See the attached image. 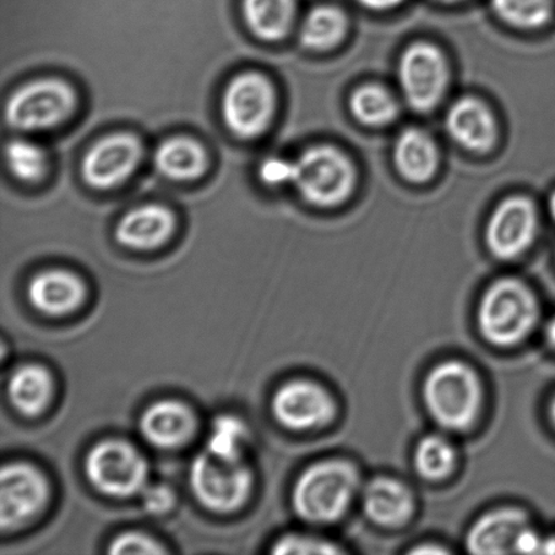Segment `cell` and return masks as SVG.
<instances>
[{"label": "cell", "instance_id": "6da1fadb", "mask_svg": "<svg viewBox=\"0 0 555 555\" xmlns=\"http://www.w3.org/2000/svg\"><path fill=\"white\" fill-rule=\"evenodd\" d=\"M361 491V476L351 462H318L299 476L293 491V507L299 518L314 525L340 520Z\"/></svg>", "mask_w": 555, "mask_h": 555}, {"label": "cell", "instance_id": "7a4b0ae2", "mask_svg": "<svg viewBox=\"0 0 555 555\" xmlns=\"http://www.w3.org/2000/svg\"><path fill=\"white\" fill-rule=\"evenodd\" d=\"M423 397L429 415L440 427L465 431L480 415L483 390L475 370L464 362L448 361L427 374Z\"/></svg>", "mask_w": 555, "mask_h": 555}, {"label": "cell", "instance_id": "3957f363", "mask_svg": "<svg viewBox=\"0 0 555 555\" xmlns=\"http://www.w3.org/2000/svg\"><path fill=\"white\" fill-rule=\"evenodd\" d=\"M540 301L526 283L504 278L483 294L478 307V328L496 347H514L534 331Z\"/></svg>", "mask_w": 555, "mask_h": 555}, {"label": "cell", "instance_id": "277c9868", "mask_svg": "<svg viewBox=\"0 0 555 555\" xmlns=\"http://www.w3.org/2000/svg\"><path fill=\"white\" fill-rule=\"evenodd\" d=\"M78 107L74 87L63 79L43 78L21 86L4 106L5 124L24 133L47 132L67 122Z\"/></svg>", "mask_w": 555, "mask_h": 555}, {"label": "cell", "instance_id": "5b68a950", "mask_svg": "<svg viewBox=\"0 0 555 555\" xmlns=\"http://www.w3.org/2000/svg\"><path fill=\"white\" fill-rule=\"evenodd\" d=\"M356 181L352 163L334 146H312L294 160L293 186L307 203L319 208L345 203Z\"/></svg>", "mask_w": 555, "mask_h": 555}, {"label": "cell", "instance_id": "8992f818", "mask_svg": "<svg viewBox=\"0 0 555 555\" xmlns=\"http://www.w3.org/2000/svg\"><path fill=\"white\" fill-rule=\"evenodd\" d=\"M276 94L268 76L243 73L228 83L221 100V114L227 128L243 140H255L273 122Z\"/></svg>", "mask_w": 555, "mask_h": 555}, {"label": "cell", "instance_id": "52a82bcc", "mask_svg": "<svg viewBox=\"0 0 555 555\" xmlns=\"http://www.w3.org/2000/svg\"><path fill=\"white\" fill-rule=\"evenodd\" d=\"M189 481L205 508L227 514L246 503L251 493L253 473L244 461L220 460L205 450L193 460Z\"/></svg>", "mask_w": 555, "mask_h": 555}, {"label": "cell", "instance_id": "ba28073f", "mask_svg": "<svg viewBox=\"0 0 555 555\" xmlns=\"http://www.w3.org/2000/svg\"><path fill=\"white\" fill-rule=\"evenodd\" d=\"M86 475L98 491L112 498L140 494L149 483L144 455L124 440H103L86 459Z\"/></svg>", "mask_w": 555, "mask_h": 555}, {"label": "cell", "instance_id": "9c48e42d", "mask_svg": "<svg viewBox=\"0 0 555 555\" xmlns=\"http://www.w3.org/2000/svg\"><path fill=\"white\" fill-rule=\"evenodd\" d=\"M545 538L531 526L529 516L516 508L492 511L473 525L466 545L475 554H541Z\"/></svg>", "mask_w": 555, "mask_h": 555}, {"label": "cell", "instance_id": "30bf717a", "mask_svg": "<svg viewBox=\"0 0 555 555\" xmlns=\"http://www.w3.org/2000/svg\"><path fill=\"white\" fill-rule=\"evenodd\" d=\"M143 144L134 134L118 132L98 140L81 160V177L90 188L112 190L121 186L138 171Z\"/></svg>", "mask_w": 555, "mask_h": 555}, {"label": "cell", "instance_id": "8fae6325", "mask_svg": "<svg viewBox=\"0 0 555 555\" xmlns=\"http://www.w3.org/2000/svg\"><path fill=\"white\" fill-rule=\"evenodd\" d=\"M49 496L47 478L25 462L5 465L0 475V526L13 531L35 518Z\"/></svg>", "mask_w": 555, "mask_h": 555}, {"label": "cell", "instance_id": "7c38bea8", "mask_svg": "<svg viewBox=\"0 0 555 555\" xmlns=\"http://www.w3.org/2000/svg\"><path fill=\"white\" fill-rule=\"evenodd\" d=\"M399 79L408 105L416 112L437 106L448 85V65L431 43H415L400 60Z\"/></svg>", "mask_w": 555, "mask_h": 555}, {"label": "cell", "instance_id": "4fadbf2b", "mask_svg": "<svg viewBox=\"0 0 555 555\" xmlns=\"http://www.w3.org/2000/svg\"><path fill=\"white\" fill-rule=\"evenodd\" d=\"M273 412L282 426L293 431H309L334 421L336 402L324 386L309 379H294L278 389Z\"/></svg>", "mask_w": 555, "mask_h": 555}, {"label": "cell", "instance_id": "5bb4252c", "mask_svg": "<svg viewBox=\"0 0 555 555\" xmlns=\"http://www.w3.org/2000/svg\"><path fill=\"white\" fill-rule=\"evenodd\" d=\"M537 231V210L531 201L508 198L498 206L489 220L487 244L494 257L515 259L530 248Z\"/></svg>", "mask_w": 555, "mask_h": 555}, {"label": "cell", "instance_id": "9a60e30c", "mask_svg": "<svg viewBox=\"0 0 555 555\" xmlns=\"http://www.w3.org/2000/svg\"><path fill=\"white\" fill-rule=\"evenodd\" d=\"M176 216L166 206L150 204L129 210L119 220L116 238L134 251H152L170 241L176 232Z\"/></svg>", "mask_w": 555, "mask_h": 555}, {"label": "cell", "instance_id": "2e32d148", "mask_svg": "<svg viewBox=\"0 0 555 555\" xmlns=\"http://www.w3.org/2000/svg\"><path fill=\"white\" fill-rule=\"evenodd\" d=\"M27 298L47 315L73 313L83 304L86 286L78 275L63 269H49L31 278Z\"/></svg>", "mask_w": 555, "mask_h": 555}, {"label": "cell", "instance_id": "e0dca14e", "mask_svg": "<svg viewBox=\"0 0 555 555\" xmlns=\"http://www.w3.org/2000/svg\"><path fill=\"white\" fill-rule=\"evenodd\" d=\"M195 427L194 413L182 402L173 400L155 402L140 418L141 434L157 449H177L188 443Z\"/></svg>", "mask_w": 555, "mask_h": 555}, {"label": "cell", "instance_id": "ac0fdd59", "mask_svg": "<svg viewBox=\"0 0 555 555\" xmlns=\"http://www.w3.org/2000/svg\"><path fill=\"white\" fill-rule=\"evenodd\" d=\"M446 128L456 143L473 152H487L498 139L493 114L475 98H462L450 107Z\"/></svg>", "mask_w": 555, "mask_h": 555}, {"label": "cell", "instance_id": "d6986e66", "mask_svg": "<svg viewBox=\"0 0 555 555\" xmlns=\"http://www.w3.org/2000/svg\"><path fill=\"white\" fill-rule=\"evenodd\" d=\"M362 491V507L373 524L399 527L412 518L415 500L410 488L396 478H374Z\"/></svg>", "mask_w": 555, "mask_h": 555}, {"label": "cell", "instance_id": "ffe728a7", "mask_svg": "<svg viewBox=\"0 0 555 555\" xmlns=\"http://www.w3.org/2000/svg\"><path fill=\"white\" fill-rule=\"evenodd\" d=\"M154 165L163 177L176 182H192L208 168V152L199 141L186 135L162 141L154 154Z\"/></svg>", "mask_w": 555, "mask_h": 555}, {"label": "cell", "instance_id": "44dd1931", "mask_svg": "<svg viewBox=\"0 0 555 555\" xmlns=\"http://www.w3.org/2000/svg\"><path fill=\"white\" fill-rule=\"evenodd\" d=\"M8 393L11 404L22 415L37 416L52 400V375L40 364H25L11 374Z\"/></svg>", "mask_w": 555, "mask_h": 555}, {"label": "cell", "instance_id": "7402d4cb", "mask_svg": "<svg viewBox=\"0 0 555 555\" xmlns=\"http://www.w3.org/2000/svg\"><path fill=\"white\" fill-rule=\"evenodd\" d=\"M395 163L397 170L408 181L426 182L437 171V146L423 130L406 129L396 141Z\"/></svg>", "mask_w": 555, "mask_h": 555}, {"label": "cell", "instance_id": "603a6c76", "mask_svg": "<svg viewBox=\"0 0 555 555\" xmlns=\"http://www.w3.org/2000/svg\"><path fill=\"white\" fill-rule=\"evenodd\" d=\"M243 16L260 40L276 42L292 29L296 0H243Z\"/></svg>", "mask_w": 555, "mask_h": 555}, {"label": "cell", "instance_id": "cb8c5ba5", "mask_svg": "<svg viewBox=\"0 0 555 555\" xmlns=\"http://www.w3.org/2000/svg\"><path fill=\"white\" fill-rule=\"evenodd\" d=\"M347 21L340 10L331 5L315 8L304 20L299 29L302 46L315 51L335 47L346 35Z\"/></svg>", "mask_w": 555, "mask_h": 555}, {"label": "cell", "instance_id": "d4e9b609", "mask_svg": "<svg viewBox=\"0 0 555 555\" xmlns=\"http://www.w3.org/2000/svg\"><path fill=\"white\" fill-rule=\"evenodd\" d=\"M418 476L428 481H440L454 472L456 451L454 444L442 435H428L418 442L413 454Z\"/></svg>", "mask_w": 555, "mask_h": 555}, {"label": "cell", "instance_id": "484cf974", "mask_svg": "<svg viewBox=\"0 0 555 555\" xmlns=\"http://www.w3.org/2000/svg\"><path fill=\"white\" fill-rule=\"evenodd\" d=\"M4 159L14 178L29 184L41 182L49 171V155L42 145L27 139L5 144Z\"/></svg>", "mask_w": 555, "mask_h": 555}, {"label": "cell", "instance_id": "4316f807", "mask_svg": "<svg viewBox=\"0 0 555 555\" xmlns=\"http://www.w3.org/2000/svg\"><path fill=\"white\" fill-rule=\"evenodd\" d=\"M247 439V427L241 418L221 415L211 423L206 451L220 460L241 462Z\"/></svg>", "mask_w": 555, "mask_h": 555}, {"label": "cell", "instance_id": "83f0119b", "mask_svg": "<svg viewBox=\"0 0 555 555\" xmlns=\"http://www.w3.org/2000/svg\"><path fill=\"white\" fill-rule=\"evenodd\" d=\"M351 112L359 121L370 127H384L397 116V103L388 91L379 86H363L353 91Z\"/></svg>", "mask_w": 555, "mask_h": 555}, {"label": "cell", "instance_id": "f1b7e54d", "mask_svg": "<svg viewBox=\"0 0 555 555\" xmlns=\"http://www.w3.org/2000/svg\"><path fill=\"white\" fill-rule=\"evenodd\" d=\"M492 5L500 18L525 29L545 25L553 13L552 0H492Z\"/></svg>", "mask_w": 555, "mask_h": 555}, {"label": "cell", "instance_id": "f546056e", "mask_svg": "<svg viewBox=\"0 0 555 555\" xmlns=\"http://www.w3.org/2000/svg\"><path fill=\"white\" fill-rule=\"evenodd\" d=\"M274 554L281 555H328L341 554V548L335 546V543L320 540V538L291 534L281 538L273 548Z\"/></svg>", "mask_w": 555, "mask_h": 555}, {"label": "cell", "instance_id": "4dcf8cb0", "mask_svg": "<svg viewBox=\"0 0 555 555\" xmlns=\"http://www.w3.org/2000/svg\"><path fill=\"white\" fill-rule=\"evenodd\" d=\"M108 553L117 555H151L163 554L166 553V551L154 538L144 535L143 532H125V534L118 535L116 540L112 542Z\"/></svg>", "mask_w": 555, "mask_h": 555}, {"label": "cell", "instance_id": "1f68e13d", "mask_svg": "<svg viewBox=\"0 0 555 555\" xmlns=\"http://www.w3.org/2000/svg\"><path fill=\"white\" fill-rule=\"evenodd\" d=\"M140 496L143 507L152 515L166 514L176 504V494L165 483H146Z\"/></svg>", "mask_w": 555, "mask_h": 555}, {"label": "cell", "instance_id": "d6a6232c", "mask_svg": "<svg viewBox=\"0 0 555 555\" xmlns=\"http://www.w3.org/2000/svg\"><path fill=\"white\" fill-rule=\"evenodd\" d=\"M259 178L269 186H283L293 184L294 162L282 157H269L259 167Z\"/></svg>", "mask_w": 555, "mask_h": 555}, {"label": "cell", "instance_id": "836d02e7", "mask_svg": "<svg viewBox=\"0 0 555 555\" xmlns=\"http://www.w3.org/2000/svg\"><path fill=\"white\" fill-rule=\"evenodd\" d=\"M402 2L404 0H359V3L363 4L364 8L372 10H389Z\"/></svg>", "mask_w": 555, "mask_h": 555}, {"label": "cell", "instance_id": "e575fe53", "mask_svg": "<svg viewBox=\"0 0 555 555\" xmlns=\"http://www.w3.org/2000/svg\"><path fill=\"white\" fill-rule=\"evenodd\" d=\"M546 337L548 345H551L555 350V318H553L551 323L546 326Z\"/></svg>", "mask_w": 555, "mask_h": 555}, {"label": "cell", "instance_id": "d590c367", "mask_svg": "<svg viewBox=\"0 0 555 555\" xmlns=\"http://www.w3.org/2000/svg\"><path fill=\"white\" fill-rule=\"evenodd\" d=\"M543 554H555V537L546 538L543 543Z\"/></svg>", "mask_w": 555, "mask_h": 555}, {"label": "cell", "instance_id": "8d00e7d4", "mask_svg": "<svg viewBox=\"0 0 555 555\" xmlns=\"http://www.w3.org/2000/svg\"><path fill=\"white\" fill-rule=\"evenodd\" d=\"M548 416H551V422L555 428V395L552 397L551 404H548Z\"/></svg>", "mask_w": 555, "mask_h": 555}, {"label": "cell", "instance_id": "74e56055", "mask_svg": "<svg viewBox=\"0 0 555 555\" xmlns=\"http://www.w3.org/2000/svg\"><path fill=\"white\" fill-rule=\"evenodd\" d=\"M548 208H551V214H552V216L554 217V220H555V192L552 195L551 205H548Z\"/></svg>", "mask_w": 555, "mask_h": 555}, {"label": "cell", "instance_id": "f35d334b", "mask_svg": "<svg viewBox=\"0 0 555 555\" xmlns=\"http://www.w3.org/2000/svg\"><path fill=\"white\" fill-rule=\"evenodd\" d=\"M442 2L453 3V2H460V0H442Z\"/></svg>", "mask_w": 555, "mask_h": 555}]
</instances>
